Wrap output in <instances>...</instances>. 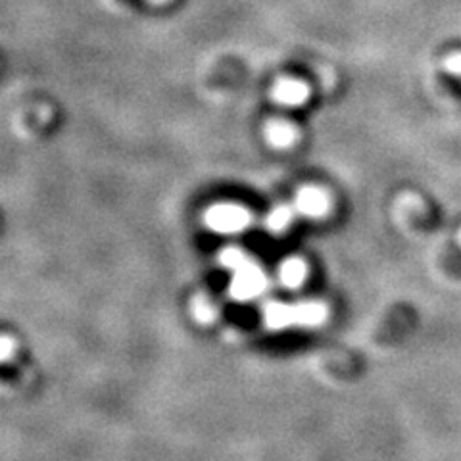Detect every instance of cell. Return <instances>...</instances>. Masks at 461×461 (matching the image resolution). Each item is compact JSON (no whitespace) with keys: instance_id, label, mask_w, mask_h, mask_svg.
Here are the masks:
<instances>
[{"instance_id":"6da1fadb","label":"cell","mask_w":461,"mask_h":461,"mask_svg":"<svg viewBox=\"0 0 461 461\" xmlns=\"http://www.w3.org/2000/svg\"><path fill=\"white\" fill-rule=\"evenodd\" d=\"M204 221L213 233L237 235L250 225V212L239 204L223 202V204H215L206 212Z\"/></svg>"},{"instance_id":"7a4b0ae2","label":"cell","mask_w":461,"mask_h":461,"mask_svg":"<svg viewBox=\"0 0 461 461\" xmlns=\"http://www.w3.org/2000/svg\"><path fill=\"white\" fill-rule=\"evenodd\" d=\"M312 96V86L308 81L296 76H279L271 83L269 98L273 104L286 110H296L304 106Z\"/></svg>"},{"instance_id":"3957f363","label":"cell","mask_w":461,"mask_h":461,"mask_svg":"<svg viewBox=\"0 0 461 461\" xmlns=\"http://www.w3.org/2000/svg\"><path fill=\"white\" fill-rule=\"evenodd\" d=\"M267 288V277L264 269L254 262H247L237 271H233V279L229 285V293L239 302H249L262 296Z\"/></svg>"},{"instance_id":"277c9868","label":"cell","mask_w":461,"mask_h":461,"mask_svg":"<svg viewBox=\"0 0 461 461\" xmlns=\"http://www.w3.org/2000/svg\"><path fill=\"white\" fill-rule=\"evenodd\" d=\"M329 206H330V198L321 186H313V185L302 186L294 198L296 212L312 220L323 218V215L329 212Z\"/></svg>"},{"instance_id":"5b68a950","label":"cell","mask_w":461,"mask_h":461,"mask_svg":"<svg viewBox=\"0 0 461 461\" xmlns=\"http://www.w3.org/2000/svg\"><path fill=\"white\" fill-rule=\"evenodd\" d=\"M264 139L271 149L286 150L298 142L300 129L291 120L273 118L264 125Z\"/></svg>"},{"instance_id":"8992f818","label":"cell","mask_w":461,"mask_h":461,"mask_svg":"<svg viewBox=\"0 0 461 461\" xmlns=\"http://www.w3.org/2000/svg\"><path fill=\"white\" fill-rule=\"evenodd\" d=\"M264 320L269 329H288L296 327L294 323V304H285V302H269L264 308Z\"/></svg>"},{"instance_id":"52a82bcc","label":"cell","mask_w":461,"mask_h":461,"mask_svg":"<svg viewBox=\"0 0 461 461\" xmlns=\"http://www.w3.org/2000/svg\"><path fill=\"white\" fill-rule=\"evenodd\" d=\"M327 308L320 302H298L294 304L296 327H317L325 321Z\"/></svg>"},{"instance_id":"ba28073f","label":"cell","mask_w":461,"mask_h":461,"mask_svg":"<svg viewBox=\"0 0 461 461\" xmlns=\"http://www.w3.org/2000/svg\"><path fill=\"white\" fill-rule=\"evenodd\" d=\"M306 276H308V267L304 264V259L300 258H288L279 267V281L283 286L291 288V291L304 285Z\"/></svg>"},{"instance_id":"9c48e42d","label":"cell","mask_w":461,"mask_h":461,"mask_svg":"<svg viewBox=\"0 0 461 461\" xmlns=\"http://www.w3.org/2000/svg\"><path fill=\"white\" fill-rule=\"evenodd\" d=\"M293 218H294V210L293 208L277 206V208H273L267 213L266 225H267V229L271 230V233H285V230L288 229V225L293 223Z\"/></svg>"},{"instance_id":"30bf717a","label":"cell","mask_w":461,"mask_h":461,"mask_svg":"<svg viewBox=\"0 0 461 461\" xmlns=\"http://www.w3.org/2000/svg\"><path fill=\"white\" fill-rule=\"evenodd\" d=\"M247 262H250L249 256L244 254L242 250H239V249H225L220 254V264L225 269H229V271H237L239 267H242Z\"/></svg>"},{"instance_id":"8fae6325","label":"cell","mask_w":461,"mask_h":461,"mask_svg":"<svg viewBox=\"0 0 461 461\" xmlns=\"http://www.w3.org/2000/svg\"><path fill=\"white\" fill-rule=\"evenodd\" d=\"M193 312H194V317L196 321L200 323H210L213 317H215V308L212 302L204 296H200L194 300V306H193Z\"/></svg>"},{"instance_id":"7c38bea8","label":"cell","mask_w":461,"mask_h":461,"mask_svg":"<svg viewBox=\"0 0 461 461\" xmlns=\"http://www.w3.org/2000/svg\"><path fill=\"white\" fill-rule=\"evenodd\" d=\"M442 69L446 74L461 79V50H452L442 58Z\"/></svg>"},{"instance_id":"4fadbf2b","label":"cell","mask_w":461,"mask_h":461,"mask_svg":"<svg viewBox=\"0 0 461 461\" xmlns=\"http://www.w3.org/2000/svg\"><path fill=\"white\" fill-rule=\"evenodd\" d=\"M12 346H14V342L10 340V337H5L3 339V357L5 359H8L12 356Z\"/></svg>"},{"instance_id":"5bb4252c","label":"cell","mask_w":461,"mask_h":461,"mask_svg":"<svg viewBox=\"0 0 461 461\" xmlns=\"http://www.w3.org/2000/svg\"><path fill=\"white\" fill-rule=\"evenodd\" d=\"M147 3H150V5H154V6H164V5L171 3V0H147Z\"/></svg>"},{"instance_id":"9a60e30c","label":"cell","mask_w":461,"mask_h":461,"mask_svg":"<svg viewBox=\"0 0 461 461\" xmlns=\"http://www.w3.org/2000/svg\"><path fill=\"white\" fill-rule=\"evenodd\" d=\"M457 242H459V247H461V229H459V233H457Z\"/></svg>"}]
</instances>
